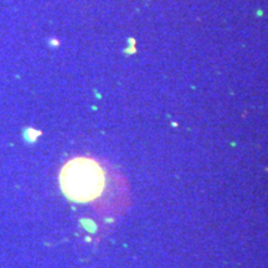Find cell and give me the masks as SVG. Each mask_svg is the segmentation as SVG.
Segmentation results:
<instances>
[{
    "instance_id": "1",
    "label": "cell",
    "mask_w": 268,
    "mask_h": 268,
    "mask_svg": "<svg viewBox=\"0 0 268 268\" xmlns=\"http://www.w3.org/2000/svg\"><path fill=\"white\" fill-rule=\"evenodd\" d=\"M107 170L102 163L88 156H76L60 171V187L73 203L88 204L98 200L107 186Z\"/></svg>"
}]
</instances>
